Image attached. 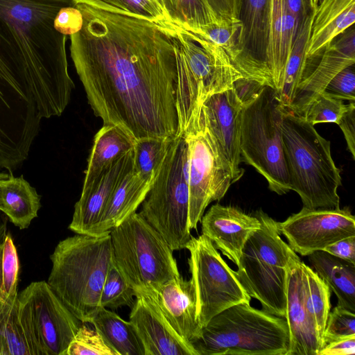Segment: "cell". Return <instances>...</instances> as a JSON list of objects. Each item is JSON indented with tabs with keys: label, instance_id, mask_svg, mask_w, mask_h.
<instances>
[{
	"label": "cell",
	"instance_id": "obj_1",
	"mask_svg": "<svg viewBox=\"0 0 355 355\" xmlns=\"http://www.w3.org/2000/svg\"><path fill=\"white\" fill-rule=\"evenodd\" d=\"M76 6L83 23L70 35L71 57L94 114L135 139L179 136L180 26Z\"/></svg>",
	"mask_w": 355,
	"mask_h": 355
},
{
	"label": "cell",
	"instance_id": "obj_2",
	"mask_svg": "<svg viewBox=\"0 0 355 355\" xmlns=\"http://www.w3.org/2000/svg\"><path fill=\"white\" fill-rule=\"evenodd\" d=\"M58 114L53 100L0 21V168L18 169L28 157L42 119Z\"/></svg>",
	"mask_w": 355,
	"mask_h": 355
},
{
	"label": "cell",
	"instance_id": "obj_3",
	"mask_svg": "<svg viewBox=\"0 0 355 355\" xmlns=\"http://www.w3.org/2000/svg\"><path fill=\"white\" fill-rule=\"evenodd\" d=\"M73 0H0V18L41 85L64 110L74 83L68 71L67 36L54 19Z\"/></svg>",
	"mask_w": 355,
	"mask_h": 355
},
{
	"label": "cell",
	"instance_id": "obj_4",
	"mask_svg": "<svg viewBox=\"0 0 355 355\" xmlns=\"http://www.w3.org/2000/svg\"><path fill=\"white\" fill-rule=\"evenodd\" d=\"M47 283L83 323H90L101 308L102 288L112 263L110 233L76 234L60 241L50 255Z\"/></svg>",
	"mask_w": 355,
	"mask_h": 355
},
{
	"label": "cell",
	"instance_id": "obj_5",
	"mask_svg": "<svg viewBox=\"0 0 355 355\" xmlns=\"http://www.w3.org/2000/svg\"><path fill=\"white\" fill-rule=\"evenodd\" d=\"M282 140L291 190L309 209L340 207V171L331 153V143L302 117L283 114Z\"/></svg>",
	"mask_w": 355,
	"mask_h": 355
},
{
	"label": "cell",
	"instance_id": "obj_6",
	"mask_svg": "<svg viewBox=\"0 0 355 355\" xmlns=\"http://www.w3.org/2000/svg\"><path fill=\"white\" fill-rule=\"evenodd\" d=\"M285 318L239 303L214 316L192 343L196 355H287Z\"/></svg>",
	"mask_w": 355,
	"mask_h": 355
},
{
	"label": "cell",
	"instance_id": "obj_7",
	"mask_svg": "<svg viewBox=\"0 0 355 355\" xmlns=\"http://www.w3.org/2000/svg\"><path fill=\"white\" fill-rule=\"evenodd\" d=\"M254 216L261 227L245 242L234 272L247 293L261 303L263 311L285 318L288 266L298 256L282 239L277 222L261 209Z\"/></svg>",
	"mask_w": 355,
	"mask_h": 355
},
{
	"label": "cell",
	"instance_id": "obj_8",
	"mask_svg": "<svg viewBox=\"0 0 355 355\" xmlns=\"http://www.w3.org/2000/svg\"><path fill=\"white\" fill-rule=\"evenodd\" d=\"M188 147L183 133L173 139L139 212L173 251L185 248L189 227Z\"/></svg>",
	"mask_w": 355,
	"mask_h": 355
},
{
	"label": "cell",
	"instance_id": "obj_9",
	"mask_svg": "<svg viewBox=\"0 0 355 355\" xmlns=\"http://www.w3.org/2000/svg\"><path fill=\"white\" fill-rule=\"evenodd\" d=\"M283 114L275 89L265 85L245 103L241 121V162L263 176L270 190L279 195L291 191L282 140Z\"/></svg>",
	"mask_w": 355,
	"mask_h": 355
},
{
	"label": "cell",
	"instance_id": "obj_10",
	"mask_svg": "<svg viewBox=\"0 0 355 355\" xmlns=\"http://www.w3.org/2000/svg\"><path fill=\"white\" fill-rule=\"evenodd\" d=\"M110 237L114 261L136 293L180 275L173 251L140 213L114 227Z\"/></svg>",
	"mask_w": 355,
	"mask_h": 355
},
{
	"label": "cell",
	"instance_id": "obj_11",
	"mask_svg": "<svg viewBox=\"0 0 355 355\" xmlns=\"http://www.w3.org/2000/svg\"><path fill=\"white\" fill-rule=\"evenodd\" d=\"M187 60L179 69L176 106L181 133L209 96L232 88L243 78L221 47L198 33L180 27Z\"/></svg>",
	"mask_w": 355,
	"mask_h": 355
},
{
	"label": "cell",
	"instance_id": "obj_12",
	"mask_svg": "<svg viewBox=\"0 0 355 355\" xmlns=\"http://www.w3.org/2000/svg\"><path fill=\"white\" fill-rule=\"evenodd\" d=\"M182 133L188 147L189 227L196 230L209 203L224 197L233 184L232 177L206 124L200 105Z\"/></svg>",
	"mask_w": 355,
	"mask_h": 355
},
{
	"label": "cell",
	"instance_id": "obj_13",
	"mask_svg": "<svg viewBox=\"0 0 355 355\" xmlns=\"http://www.w3.org/2000/svg\"><path fill=\"white\" fill-rule=\"evenodd\" d=\"M18 314L34 355H66L83 324L47 282H31L18 293Z\"/></svg>",
	"mask_w": 355,
	"mask_h": 355
},
{
	"label": "cell",
	"instance_id": "obj_14",
	"mask_svg": "<svg viewBox=\"0 0 355 355\" xmlns=\"http://www.w3.org/2000/svg\"><path fill=\"white\" fill-rule=\"evenodd\" d=\"M186 249L189 252L188 265L191 275L200 328L225 309L239 303H250L247 293L214 243L206 236H191Z\"/></svg>",
	"mask_w": 355,
	"mask_h": 355
},
{
	"label": "cell",
	"instance_id": "obj_15",
	"mask_svg": "<svg viewBox=\"0 0 355 355\" xmlns=\"http://www.w3.org/2000/svg\"><path fill=\"white\" fill-rule=\"evenodd\" d=\"M281 234L288 245L302 256L318 250L343 239L355 236V218L347 208L309 209L302 207L298 213L283 222H277Z\"/></svg>",
	"mask_w": 355,
	"mask_h": 355
},
{
	"label": "cell",
	"instance_id": "obj_16",
	"mask_svg": "<svg viewBox=\"0 0 355 355\" xmlns=\"http://www.w3.org/2000/svg\"><path fill=\"white\" fill-rule=\"evenodd\" d=\"M271 0H241L239 34L234 67L243 78L272 88L266 63Z\"/></svg>",
	"mask_w": 355,
	"mask_h": 355
},
{
	"label": "cell",
	"instance_id": "obj_17",
	"mask_svg": "<svg viewBox=\"0 0 355 355\" xmlns=\"http://www.w3.org/2000/svg\"><path fill=\"white\" fill-rule=\"evenodd\" d=\"M349 28L327 45L320 55L306 59L287 113L300 116L309 103L322 92L334 76L345 67L354 64L355 32L354 28Z\"/></svg>",
	"mask_w": 355,
	"mask_h": 355
},
{
	"label": "cell",
	"instance_id": "obj_18",
	"mask_svg": "<svg viewBox=\"0 0 355 355\" xmlns=\"http://www.w3.org/2000/svg\"><path fill=\"white\" fill-rule=\"evenodd\" d=\"M244 102L232 88L214 94L200 105L206 124L232 173L233 183L243 174L240 151L241 121Z\"/></svg>",
	"mask_w": 355,
	"mask_h": 355
},
{
	"label": "cell",
	"instance_id": "obj_19",
	"mask_svg": "<svg viewBox=\"0 0 355 355\" xmlns=\"http://www.w3.org/2000/svg\"><path fill=\"white\" fill-rule=\"evenodd\" d=\"M285 319L290 337L287 355H318L323 344L306 308L305 263L299 257L293 258L288 266Z\"/></svg>",
	"mask_w": 355,
	"mask_h": 355
},
{
	"label": "cell",
	"instance_id": "obj_20",
	"mask_svg": "<svg viewBox=\"0 0 355 355\" xmlns=\"http://www.w3.org/2000/svg\"><path fill=\"white\" fill-rule=\"evenodd\" d=\"M129 321L143 344L145 355H196L193 347L173 329L149 294L136 293Z\"/></svg>",
	"mask_w": 355,
	"mask_h": 355
},
{
	"label": "cell",
	"instance_id": "obj_21",
	"mask_svg": "<svg viewBox=\"0 0 355 355\" xmlns=\"http://www.w3.org/2000/svg\"><path fill=\"white\" fill-rule=\"evenodd\" d=\"M134 149V148H133ZM134 167V150L125 154L83 187L69 229L76 234L92 235L114 190Z\"/></svg>",
	"mask_w": 355,
	"mask_h": 355
},
{
	"label": "cell",
	"instance_id": "obj_22",
	"mask_svg": "<svg viewBox=\"0 0 355 355\" xmlns=\"http://www.w3.org/2000/svg\"><path fill=\"white\" fill-rule=\"evenodd\" d=\"M202 234L236 266L250 236L261 227L255 216L240 209L220 204L212 205L201 218Z\"/></svg>",
	"mask_w": 355,
	"mask_h": 355
},
{
	"label": "cell",
	"instance_id": "obj_23",
	"mask_svg": "<svg viewBox=\"0 0 355 355\" xmlns=\"http://www.w3.org/2000/svg\"><path fill=\"white\" fill-rule=\"evenodd\" d=\"M146 293L151 295L173 329L187 343L198 338L201 328L197 320L196 297L191 279L180 275Z\"/></svg>",
	"mask_w": 355,
	"mask_h": 355
},
{
	"label": "cell",
	"instance_id": "obj_24",
	"mask_svg": "<svg viewBox=\"0 0 355 355\" xmlns=\"http://www.w3.org/2000/svg\"><path fill=\"white\" fill-rule=\"evenodd\" d=\"M299 23L289 12L284 0H271L266 63L275 92L282 85L286 66L298 30Z\"/></svg>",
	"mask_w": 355,
	"mask_h": 355
},
{
	"label": "cell",
	"instance_id": "obj_25",
	"mask_svg": "<svg viewBox=\"0 0 355 355\" xmlns=\"http://www.w3.org/2000/svg\"><path fill=\"white\" fill-rule=\"evenodd\" d=\"M355 20V0H320L311 24L306 59L317 57Z\"/></svg>",
	"mask_w": 355,
	"mask_h": 355
},
{
	"label": "cell",
	"instance_id": "obj_26",
	"mask_svg": "<svg viewBox=\"0 0 355 355\" xmlns=\"http://www.w3.org/2000/svg\"><path fill=\"white\" fill-rule=\"evenodd\" d=\"M153 184L144 180L134 167L123 177L114 190L92 236L110 232L136 212L146 198Z\"/></svg>",
	"mask_w": 355,
	"mask_h": 355
},
{
	"label": "cell",
	"instance_id": "obj_27",
	"mask_svg": "<svg viewBox=\"0 0 355 355\" xmlns=\"http://www.w3.org/2000/svg\"><path fill=\"white\" fill-rule=\"evenodd\" d=\"M311 268L333 291L337 306L355 313V263L324 250L308 255Z\"/></svg>",
	"mask_w": 355,
	"mask_h": 355
},
{
	"label": "cell",
	"instance_id": "obj_28",
	"mask_svg": "<svg viewBox=\"0 0 355 355\" xmlns=\"http://www.w3.org/2000/svg\"><path fill=\"white\" fill-rule=\"evenodd\" d=\"M136 139L119 125L103 124L94 138L83 186L89 184L105 168L133 150Z\"/></svg>",
	"mask_w": 355,
	"mask_h": 355
},
{
	"label": "cell",
	"instance_id": "obj_29",
	"mask_svg": "<svg viewBox=\"0 0 355 355\" xmlns=\"http://www.w3.org/2000/svg\"><path fill=\"white\" fill-rule=\"evenodd\" d=\"M41 196L23 175L9 174L2 185L3 212L20 230L29 227L37 217Z\"/></svg>",
	"mask_w": 355,
	"mask_h": 355
},
{
	"label": "cell",
	"instance_id": "obj_30",
	"mask_svg": "<svg viewBox=\"0 0 355 355\" xmlns=\"http://www.w3.org/2000/svg\"><path fill=\"white\" fill-rule=\"evenodd\" d=\"M91 324L119 355H145L143 344L130 321L101 307Z\"/></svg>",
	"mask_w": 355,
	"mask_h": 355
},
{
	"label": "cell",
	"instance_id": "obj_31",
	"mask_svg": "<svg viewBox=\"0 0 355 355\" xmlns=\"http://www.w3.org/2000/svg\"><path fill=\"white\" fill-rule=\"evenodd\" d=\"M313 11L302 21L293 44L280 89L275 92V98L283 113H287L295 92L299 84L306 60V49L309 41Z\"/></svg>",
	"mask_w": 355,
	"mask_h": 355
},
{
	"label": "cell",
	"instance_id": "obj_32",
	"mask_svg": "<svg viewBox=\"0 0 355 355\" xmlns=\"http://www.w3.org/2000/svg\"><path fill=\"white\" fill-rule=\"evenodd\" d=\"M0 355H34L19 318L17 297L0 304Z\"/></svg>",
	"mask_w": 355,
	"mask_h": 355
},
{
	"label": "cell",
	"instance_id": "obj_33",
	"mask_svg": "<svg viewBox=\"0 0 355 355\" xmlns=\"http://www.w3.org/2000/svg\"><path fill=\"white\" fill-rule=\"evenodd\" d=\"M168 20L189 30L218 21L207 0H166Z\"/></svg>",
	"mask_w": 355,
	"mask_h": 355
},
{
	"label": "cell",
	"instance_id": "obj_34",
	"mask_svg": "<svg viewBox=\"0 0 355 355\" xmlns=\"http://www.w3.org/2000/svg\"><path fill=\"white\" fill-rule=\"evenodd\" d=\"M172 140L159 137L136 139L134 168L144 180L153 182Z\"/></svg>",
	"mask_w": 355,
	"mask_h": 355
},
{
	"label": "cell",
	"instance_id": "obj_35",
	"mask_svg": "<svg viewBox=\"0 0 355 355\" xmlns=\"http://www.w3.org/2000/svg\"><path fill=\"white\" fill-rule=\"evenodd\" d=\"M305 272L306 277V308L315 323L322 341L327 318L331 311V290L325 282L306 264Z\"/></svg>",
	"mask_w": 355,
	"mask_h": 355
},
{
	"label": "cell",
	"instance_id": "obj_36",
	"mask_svg": "<svg viewBox=\"0 0 355 355\" xmlns=\"http://www.w3.org/2000/svg\"><path fill=\"white\" fill-rule=\"evenodd\" d=\"M73 1L75 4L83 3L105 11L141 17L150 21L167 19L162 10L153 0H73Z\"/></svg>",
	"mask_w": 355,
	"mask_h": 355
},
{
	"label": "cell",
	"instance_id": "obj_37",
	"mask_svg": "<svg viewBox=\"0 0 355 355\" xmlns=\"http://www.w3.org/2000/svg\"><path fill=\"white\" fill-rule=\"evenodd\" d=\"M19 260L10 233L0 243V302H6L18 295Z\"/></svg>",
	"mask_w": 355,
	"mask_h": 355
},
{
	"label": "cell",
	"instance_id": "obj_38",
	"mask_svg": "<svg viewBox=\"0 0 355 355\" xmlns=\"http://www.w3.org/2000/svg\"><path fill=\"white\" fill-rule=\"evenodd\" d=\"M135 299V291L123 277L113 261L102 288L101 307L111 310L123 306L131 308Z\"/></svg>",
	"mask_w": 355,
	"mask_h": 355
},
{
	"label": "cell",
	"instance_id": "obj_39",
	"mask_svg": "<svg viewBox=\"0 0 355 355\" xmlns=\"http://www.w3.org/2000/svg\"><path fill=\"white\" fill-rule=\"evenodd\" d=\"M241 28V22L223 19L205 25L196 32L225 50L234 64Z\"/></svg>",
	"mask_w": 355,
	"mask_h": 355
},
{
	"label": "cell",
	"instance_id": "obj_40",
	"mask_svg": "<svg viewBox=\"0 0 355 355\" xmlns=\"http://www.w3.org/2000/svg\"><path fill=\"white\" fill-rule=\"evenodd\" d=\"M347 107L348 104H344L343 100L322 92L309 103L300 117L312 125L320 123L337 124Z\"/></svg>",
	"mask_w": 355,
	"mask_h": 355
},
{
	"label": "cell",
	"instance_id": "obj_41",
	"mask_svg": "<svg viewBox=\"0 0 355 355\" xmlns=\"http://www.w3.org/2000/svg\"><path fill=\"white\" fill-rule=\"evenodd\" d=\"M66 355H119L95 329L83 323L71 340Z\"/></svg>",
	"mask_w": 355,
	"mask_h": 355
},
{
	"label": "cell",
	"instance_id": "obj_42",
	"mask_svg": "<svg viewBox=\"0 0 355 355\" xmlns=\"http://www.w3.org/2000/svg\"><path fill=\"white\" fill-rule=\"evenodd\" d=\"M355 336V313L336 306L330 311L322 336L323 347L334 341Z\"/></svg>",
	"mask_w": 355,
	"mask_h": 355
},
{
	"label": "cell",
	"instance_id": "obj_43",
	"mask_svg": "<svg viewBox=\"0 0 355 355\" xmlns=\"http://www.w3.org/2000/svg\"><path fill=\"white\" fill-rule=\"evenodd\" d=\"M322 93L336 98L354 101V64L345 67L334 76L324 87Z\"/></svg>",
	"mask_w": 355,
	"mask_h": 355
},
{
	"label": "cell",
	"instance_id": "obj_44",
	"mask_svg": "<svg viewBox=\"0 0 355 355\" xmlns=\"http://www.w3.org/2000/svg\"><path fill=\"white\" fill-rule=\"evenodd\" d=\"M83 23V15L76 5L62 8L54 19L55 28L66 36L78 32Z\"/></svg>",
	"mask_w": 355,
	"mask_h": 355
},
{
	"label": "cell",
	"instance_id": "obj_45",
	"mask_svg": "<svg viewBox=\"0 0 355 355\" xmlns=\"http://www.w3.org/2000/svg\"><path fill=\"white\" fill-rule=\"evenodd\" d=\"M337 125L341 129L347 148L352 158L355 159V104L354 101L348 103V107L344 112Z\"/></svg>",
	"mask_w": 355,
	"mask_h": 355
},
{
	"label": "cell",
	"instance_id": "obj_46",
	"mask_svg": "<svg viewBox=\"0 0 355 355\" xmlns=\"http://www.w3.org/2000/svg\"><path fill=\"white\" fill-rule=\"evenodd\" d=\"M218 20H239L241 0H207Z\"/></svg>",
	"mask_w": 355,
	"mask_h": 355
},
{
	"label": "cell",
	"instance_id": "obj_47",
	"mask_svg": "<svg viewBox=\"0 0 355 355\" xmlns=\"http://www.w3.org/2000/svg\"><path fill=\"white\" fill-rule=\"evenodd\" d=\"M324 250L336 257L355 263V236L338 241Z\"/></svg>",
	"mask_w": 355,
	"mask_h": 355
},
{
	"label": "cell",
	"instance_id": "obj_48",
	"mask_svg": "<svg viewBox=\"0 0 355 355\" xmlns=\"http://www.w3.org/2000/svg\"><path fill=\"white\" fill-rule=\"evenodd\" d=\"M355 354V336L326 345L318 355H349Z\"/></svg>",
	"mask_w": 355,
	"mask_h": 355
},
{
	"label": "cell",
	"instance_id": "obj_49",
	"mask_svg": "<svg viewBox=\"0 0 355 355\" xmlns=\"http://www.w3.org/2000/svg\"><path fill=\"white\" fill-rule=\"evenodd\" d=\"M286 7L298 21L299 25L311 12L306 6L305 0H284Z\"/></svg>",
	"mask_w": 355,
	"mask_h": 355
},
{
	"label": "cell",
	"instance_id": "obj_50",
	"mask_svg": "<svg viewBox=\"0 0 355 355\" xmlns=\"http://www.w3.org/2000/svg\"><path fill=\"white\" fill-rule=\"evenodd\" d=\"M8 218L0 210V243H3L7 235V221Z\"/></svg>",
	"mask_w": 355,
	"mask_h": 355
},
{
	"label": "cell",
	"instance_id": "obj_51",
	"mask_svg": "<svg viewBox=\"0 0 355 355\" xmlns=\"http://www.w3.org/2000/svg\"><path fill=\"white\" fill-rule=\"evenodd\" d=\"M9 175L6 173H0V210L3 211V202H2V185L3 182L8 178Z\"/></svg>",
	"mask_w": 355,
	"mask_h": 355
},
{
	"label": "cell",
	"instance_id": "obj_52",
	"mask_svg": "<svg viewBox=\"0 0 355 355\" xmlns=\"http://www.w3.org/2000/svg\"><path fill=\"white\" fill-rule=\"evenodd\" d=\"M320 0H305L307 7L311 11H315Z\"/></svg>",
	"mask_w": 355,
	"mask_h": 355
},
{
	"label": "cell",
	"instance_id": "obj_53",
	"mask_svg": "<svg viewBox=\"0 0 355 355\" xmlns=\"http://www.w3.org/2000/svg\"><path fill=\"white\" fill-rule=\"evenodd\" d=\"M157 4L160 7L165 15L166 10V0H154ZM166 16V15H165ZM167 19V18H166Z\"/></svg>",
	"mask_w": 355,
	"mask_h": 355
},
{
	"label": "cell",
	"instance_id": "obj_54",
	"mask_svg": "<svg viewBox=\"0 0 355 355\" xmlns=\"http://www.w3.org/2000/svg\"><path fill=\"white\" fill-rule=\"evenodd\" d=\"M1 303H3V302H0V304H1Z\"/></svg>",
	"mask_w": 355,
	"mask_h": 355
},
{
	"label": "cell",
	"instance_id": "obj_55",
	"mask_svg": "<svg viewBox=\"0 0 355 355\" xmlns=\"http://www.w3.org/2000/svg\"><path fill=\"white\" fill-rule=\"evenodd\" d=\"M153 1H154V0H153ZM155 3H156V2H155Z\"/></svg>",
	"mask_w": 355,
	"mask_h": 355
}]
</instances>
